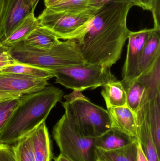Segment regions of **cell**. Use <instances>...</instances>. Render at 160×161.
Masks as SVG:
<instances>
[{"instance_id":"9c48e42d","label":"cell","mask_w":160,"mask_h":161,"mask_svg":"<svg viewBox=\"0 0 160 161\" xmlns=\"http://www.w3.org/2000/svg\"><path fill=\"white\" fill-rule=\"evenodd\" d=\"M32 12L29 0H4L0 19V43L6 39Z\"/></svg>"},{"instance_id":"d4e9b609","label":"cell","mask_w":160,"mask_h":161,"mask_svg":"<svg viewBox=\"0 0 160 161\" xmlns=\"http://www.w3.org/2000/svg\"><path fill=\"white\" fill-rule=\"evenodd\" d=\"M91 7L96 10H100L104 7L114 3H129L134 6L140 7L138 0H90Z\"/></svg>"},{"instance_id":"44dd1931","label":"cell","mask_w":160,"mask_h":161,"mask_svg":"<svg viewBox=\"0 0 160 161\" xmlns=\"http://www.w3.org/2000/svg\"><path fill=\"white\" fill-rule=\"evenodd\" d=\"M0 72L18 74L33 78L48 80L54 77L52 70L22 63H18L5 67L1 69Z\"/></svg>"},{"instance_id":"f546056e","label":"cell","mask_w":160,"mask_h":161,"mask_svg":"<svg viewBox=\"0 0 160 161\" xmlns=\"http://www.w3.org/2000/svg\"><path fill=\"white\" fill-rule=\"evenodd\" d=\"M140 3V7L144 10L151 11L154 0H138Z\"/></svg>"},{"instance_id":"3957f363","label":"cell","mask_w":160,"mask_h":161,"mask_svg":"<svg viewBox=\"0 0 160 161\" xmlns=\"http://www.w3.org/2000/svg\"><path fill=\"white\" fill-rule=\"evenodd\" d=\"M64 97L65 115L84 136L96 138L111 128L108 110L92 103L81 92L73 91Z\"/></svg>"},{"instance_id":"5b68a950","label":"cell","mask_w":160,"mask_h":161,"mask_svg":"<svg viewBox=\"0 0 160 161\" xmlns=\"http://www.w3.org/2000/svg\"><path fill=\"white\" fill-rule=\"evenodd\" d=\"M52 71L55 83L79 92L103 87L108 82L117 80L110 68L95 64L63 67Z\"/></svg>"},{"instance_id":"e575fe53","label":"cell","mask_w":160,"mask_h":161,"mask_svg":"<svg viewBox=\"0 0 160 161\" xmlns=\"http://www.w3.org/2000/svg\"><path fill=\"white\" fill-rule=\"evenodd\" d=\"M32 4V8L33 12H34L35 9L37 6L38 3L39 2V0H29Z\"/></svg>"},{"instance_id":"7a4b0ae2","label":"cell","mask_w":160,"mask_h":161,"mask_svg":"<svg viewBox=\"0 0 160 161\" xmlns=\"http://www.w3.org/2000/svg\"><path fill=\"white\" fill-rule=\"evenodd\" d=\"M64 96L62 90L54 86L23 95L20 101L0 133V143L14 144L46 121L54 107Z\"/></svg>"},{"instance_id":"1f68e13d","label":"cell","mask_w":160,"mask_h":161,"mask_svg":"<svg viewBox=\"0 0 160 161\" xmlns=\"http://www.w3.org/2000/svg\"><path fill=\"white\" fill-rule=\"evenodd\" d=\"M65 1L66 0H44V3L46 8H49Z\"/></svg>"},{"instance_id":"277c9868","label":"cell","mask_w":160,"mask_h":161,"mask_svg":"<svg viewBox=\"0 0 160 161\" xmlns=\"http://www.w3.org/2000/svg\"><path fill=\"white\" fill-rule=\"evenodd\" d=\"M9 53L18 63L50 70L86 64L75 40L60 41L50 49L46 50L31 48L21 42L10 48Z\"/></svg>"},{"instance_id":"cb8c5ba5","label":"cell","mask_w":160,"mask_h":161,"mask_svg":"<svg viewBox=\"0 0 160 161\" xmlns=\"http://www.w3.org/2000/svg\"><path fill=\"white\" fill-rule=\"evenodd\" d=\"M20 97L0 102V133L7 124L14 109L19 103Z\"/></svg>"},{"instance_id":"e0dca14e","label":"cell","mask_w":160,"mask_h":161,"mask_svg":"<svg viewBox=\"0 0 160 161\" xmlns=\"http://www.w3.org/2000/svg\"><path fill=\"white\" fill-rule=\"evenodd\" d=\"M101 92L107 109L127 106L126 92L122 81L118 80L108 82Z\"/></svg>"},{"instance_id":"30bf717a","label":"cell","mask_w":160,"mask_h":161,"mask_svg":"<svg viewBox=\"0 0 160 161\" xmlns=\"http://www.w3.org/2000/svg\"><path fill=\"white\" fill-rule=\"evenodd\" d=\"M48 81L18 74L0 72V91L27 94L43 90L49 85Z\"/></svg>"},{"instance_id":"8fae6325","label":"cell","mask_w":160,"mask_h":161,"mask_svg":"<svg viewBox=\"0 0 160 161\" xmlns=\"http://www.w3.org/2000/svg\"><path fill=\"white\" fill-rule=\"evenodd\" d=\"M159 59H160V29L154 27L141 55L137 78L148 74Z\"/></svg>"},{"instance_id":"836d02e7","label":"cell","mask_w":160,"mask_h":161,"mask_svg":"<svg viewBox=\"0 0 160 161\" xmlns=\"http://www.w3.org/2000/svg\"><path fill=\"white\" fill-rule=\"evenodd\" d=\"M9 50H10V48L5 47V46H3L2 43H0V55L5 52H8Z\"/></svg>"},{"instance_id":"7402d4cb","label":"cell","mask_w":160,"mask_h":161,"mask_svg":"<svg viewBox=\"0 0 160 161\" xmlns=\"http://www.w3.org/2000/svg\"><path fill=\"white\" fill-rule=\"evenodd\" d=\"M48 8L54 11L74 13H80L88 10H99L91 7L90 0H66Z\"/></svg>"},{"instance_id":"ba28073f","label":"cell","mask_w":160,"mask_h":161,"mask_svg":"<svg viewBox=\"0 0 160 161\" xmlns=\"http://www.w3.org/2000/svg\"><path fill=\"white\" fill-rule=\"evenodd\" d=\"M153 28H146L136 32L130 31L127 53L123 67L122 82L127 85L138 77V68L144 46Z\"/></svg>"},{"instance_id":"8d00e7d4","label":"cell","mask_w":160,"mask_h":161,"mask_svg":"<svg viewBox=\"0 0 160 161\" xmlns=\"http://www.w3.org/2000/svg\"></svg>"},{"instance_id":"d6986e66","label":"cell","mask_w":160,"mask_h":161,"mask_svg":"<svg viewBox=\"0 0 160 161\" xmlns=\"http://www.w3.org/2000/svg\"><path fill=\"white\" fill-rule=\"evenodd\" d=\"M39 26V23L37 18L35 16L34 12H31L22 23L1 43L8 48H11L20 42H22Z\"/></svg>"},{"instance_id":"603a6c76","label":"cell","mask_w":160,"mask_h":161,"mask_svg":"<svg viewBox=\"0 0 160 161\" xmlns=\"http://www.w3.org/2000/svg\"><path fill=\"white\" fill-rule=\"evenodd\" d=\"M12 146L17 161H36L29 134Z\"/></svg>"},{"instance_id":"2e32d148","label":"cell","mask_w":160,"mask_h":161,"mask_svg":"<svg viewBox=\"0 0 160 161\" xmlns=\"http://www.w3.org/2000/svg\"><path fill=\"white\" fill-rule=\"evenodd\" d=\"M136 140L118 130L111 128L96 138V147L104 150H112L126 146Z\"/></svg>"},{"instance_id":"4316f807","label":"cell","mask_w":160,"mask_h":161,"mask_svg":"<svg viewBox=\"0 0 160 161\" xmlns=\"http://www.w3.org/2000/svg\"><path fill=\"white\" fill-rule=\"evenodd\" d=\"M150 11L154 19V27L160 29V0H154Z\"/></svg>"},{"instance_id":"7c38bea8","label":"cell","mask_w":160,"mask_h":161,"mask_svg":"<svg viewBox=\"0 0 160 161\" xmlns=\"http://www.w3.org/2000/svg\"><path fill=\"white\" fill-rule=\"evenodd\" d=\"M111 127L130 137L138 140L135 113L127 106L108 109Z\"/></svg>"},{"instance_id":"484cf974","label":"cell","mask_w":160,"mask_h":161,"mask_svg":"<svg viewBox=\"0 0 160 161\" xmlns=\"http://www.w3.org/2000/svg\"><path fill=\"white\" fill-rule=\"evenodd\" d=\"M0 161H17L11 145L0 143Z\"/></svg>"},{"instance_id":"ac0fdd59","label":"cell","mask_w":160,"mask_h":161,"mask_svg":"<svg viewBox=\"0 0 160 161\" xmlns=\"http://www.w3.org/2000/svg\"><path fill=\"white\" fill-rule=\"evenodd\" d=\"M60 42L49 30L39 25L22 42L31 48L46 50L50 49Z\"/></svg>"},{"instance_id":"52a82bcc","label":"cell","mask_w":160,"mask_h":161,"mask_svg":"<svg viewBox=\"0 0 160 161\" xmlns=\"http://www.w3.org/2000/svg\"><path fill=\"white\" fill-rule=\"evenodd\" d=\"M98 11L68 13L54 11L46 8L37 18L40 26L46 28L58 39L77 41L82 36Z\"/></svg>"},{"instance_id":"9a60e30c","label":"cell","mask_w":160,"mask_h":161,"mask_svg":"<svg viewBox=\"0 0 160 161\" xmlns=\"http://www.w3.org/2000/svg\"><path fill=\"white\" fill-rule=\"evenodd\" d=\"M137 143L138 140H136L124 147L108 151L96 147L97 159L100 161H138Z\"/></svg>"},{"instance_id":"8992f818","label":"cell","mask_w":160,"mask_h":161,"mask_svg":"<svg viewBox=\"0 0 160 161\" xmlns=\"http://www.w3.org/2000/svg\"><path fill=\"white\" fill-rule=\"evenodd\" d=\"M53 136L60 154L72 161H97L96 138L85 137L78 131L65 114L53 130Z\"/></svg>"},{"instance_id":"5bb4252c","label":"cell","mask_w":160,"mask_h":161,"mask_svg":"<svg viewBox=\"0 0 160 161\" xmlns=\"http://www.w3.org/2000/svg\"><path fill=\"white\" fill-rule=\"evenodd\" d=\"M136 117L138 140L148 161H160L152 133L148 124L142 118Z\"/></svg>"},{"instance_id":"83f0119b","label":"cell","mask_w":160,"mask_h":161,"mask_svg":"<svg viewBox=\"0 0 160 161\" xmlns=\"http://www.w3.org/2000/svg\"><path fill=\"white\" fill-rule=\"evenodd\" d=\"M17 63L18 62L12 57L9 53V51L5 52L0 55V69Z\"/></svg>"},{"instance_id":"f1b7e54d","label":"cell","mask_w":160,"mask_h":161,"mask_svg":"<svg viewBox=\"0 0 160 161\" xmlns=\"http://www.w3.org/2000/svg\"><path fill=\"white\" fill-rule=\"evenodd\" d=\"M22 95V94L17 93L7 92L0 91V102L9 99L20 98Z\"/></svg>"},{"instance_id":"ffe728a7","label":"cell","mask_w":160,"mask_h":161,"mask_svg":"<svg viewBox=\"0 0 160 161\" xmlns=\"http://www.w3.org/2000/svg\"><path fill=\"white\" fill-rule=\"evenodd\" d=\"M124 86L126 92L127 106L135 113L146 89V78L145 76L139 77Z\"/></svg>"},{"instance_id":"d6a6232c","label":"cell","mask_w":160,"mask_h":161,"mask_svg":"<svg viewBox=\"0 0 160 161\" xmlns=\"http://www.w3.org/2000/svg\"><path fill=\"white\" fill-rule=\"evenodd\" d=\"M54 161H72L62 154L58 155L57 157L54 158Z\"/></svg>"},{"instance_id":"4fadbf2b","label":"cell","mask_w":160,"mask_h":161,"mask_svg":"<svg viewBox=\"0 0 160 161\" xmlns=\"http://www.w3.org/2000/svg\"><path fill=\"white\" fill-rule=\"evenodd\" d=\"M36 161H52L53 158L51 141L46 125L41 123L29 134Z\"/></svg>"},{"instance_id":"6da1fadb","label":"cell","mask_w":160,"mask_h":161,"mask_svg":"<svg viewBox=\"0 0 160 161\" xmlns=\"http://www.w3.org/2000/svg\"><path fill=\"white\" fill-rule=\"evenodd\" d=\"M129 3L108 5L93 17L85 32L77 40L86 64L111 68L121 58L130 32L127 25Z\"/></svg>"},{"instance_id":"d590c367","label":"cell","mask_w":160,"mask_h":161,"mask_svg":"<svg viewBox=\"0 0 160 161\" xmlns=\"http://www.w3.org/2000/svg\"><path fill=\"white\" fill-rule=\"evenodd\" d=\"M4 3V0H0V19H1L3 8Z\"/></svg>"},{"instance_id":"4dcf8cb0","label":"cell","mask_w":160,"mask_h":161,"mask_svg":"<svg viewBox=\"0 0 160 161\" xmlns=\"http://www.w3.org/2000/svg\"><path fill=\"white\" fill-rule=\"evenodd\" d=\"M137 156L138 161H148L142 149V147L138 140L137 143Z\"/></svg>"}]
</instances>
